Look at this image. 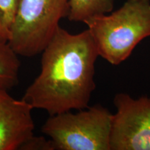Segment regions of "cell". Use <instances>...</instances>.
<instances>
[{
	"label": "cell",
	"mask_w": 150,
	"mask_h": 150,
	"mask_svg": "<svg viewBox=\"0 0 150 150\" xmlns=\"http://www.w3.org/2000/svg\"><path fill=\"white\" fill-rule=\"evenodd\" d=\"M20 69L18 55L8 43L0 42V88L8 91L18 85Z\"/></svg>",
	"instance_id": "8"
},
{
	"label": "cell",
	"mask_w": 150,
	"mask_h": 150,
	"mask_svg": "<svg viewBox=\"0 0 150 150\" xmlns=\"http://www.w3.org/2000/svg\"><path fill=\"white\" fill-rule=\"evenodd\" d=\"M33 107L0 88V150H18L33 135Z\"/></svg>",
	"instance_id": "6"
},
{
	"label": "cell",
	"mask_w": 150,
	"mask_h": 150,
	"mask_svg": "<svg viewBox=\"0 0 150 150\" xmlns=\"http://www.w3.org/2000/svg\"><path fill=\"white\" fill-rule=\"evenodd\" d=\"M112 113L101 104L50 116L41 128L58 150H110Z\"/></svg>",
	"instance_id": "3"
},
{
	"label": "cell",
	"mask_w": 150,
	"mask_h": 150,
	"mask_svg": "<svg viewBox=\"0 0 150 150\" xmlns=\"http://www.w3.org/2000/svg\"><path fill=\"white\" fill-rule=\"evenodd\" d=\"M115 0H70L67 18L72 22H85L113 10Z\"/></svg>",
	"instance_id": "7"
},
{
	"label": "cell",
	"mask_w": 150,
	"mask_h": 150,
	"mask_svg": "<svg viewBox=\"0 0 150 150\" xmlns=\"http://www.w3.org/2000/svg\"><path fill=\"white\" fill-rule=\"evenodd\" d=\"M84 23L99 56L111 65H120L142 40L150 36V1L127 0L117 11Z\"/></svg>",
	"instance_id": "2"
},
{
	"label": "cell",
	"mask_w": 150,
	"mask_h": 150,
	"mask_svg": "<svg viewBox=\"0 0 150 150\" xmlns=\"http://www.w3.org/2000/svg\"><path fill=\"white\" fill-rule=\"evenodd\" d=\"M113 104L110 150H150V97L119 93Z\"/></svg>",
	"instance_id": "5"
},
{
	"label": "cell",
	"mask_w": 150,
	"mask_h": 150,
	"mask_svg": "<svg viewBox=\"0 0 150 150\" xmlns=\"http://www.w3.org/2000/svg\"><path fill=\"white\" fill-rule=\"evenodd\" d=\"M41 54L40 72L22 99L50 116L88 107L99 56L89 30L72 34L59 26Z\"/></svg>",
	"instance_id": "1"
},
{
	"label": "cell",
	"mask_w": 150,
	"mask_h": 150,
	"mask_svg": "<svg viewBox=\"0 0 150 150\" xmlns=\"http://www.w3.org/2000/svg\"><path fill=\"white\" fill-rule=\"evenodd\" d=\"M21 150H55L53 142L46 139L44 136H35L32 135L20 146Z\"/></svg>",
	"instance_id": "10"
},
{
	"label": "cell",
	"mask_w": 150,
	"mask_h": 150,
	"mask_svg": "<svg viewBox=\"0 0 150 150\" xmlns=\"http://www.w3.org/2000/svg\"><path fill=\"white\" fill-rule=\"evenodd\" d=\"M70 0H19L8 45L18 56L41 54L67 16Z\"/></svg>",
	"instance_id": "4"
},
{
	"label": "cell",
	"mask_w": 150,
	"mask_h": 150,
	"mask_svg": "<svg viewBox=\"0 0 150 150\" xmlns=\"http://www.w3.org/2000/svg\"><path fill=\"white\" fill-rule=\"evenodd\" d=\"M19 0H0V42L8 43Z\"/></svg>",
	"instance_id": "9"
},
{
	"label": "cell",
	"mask_w": 150,
	"mask_h": 150,
	"mask_svg": "<svg viewBox=\"0 0 150 150\" xmlns=\"http://www.w3.org/2000/svg\"><path fill=\"white\" fill-rule=\"evenodd\" d=\"M149 1H150V0H149Z\"/></svg>",
	"instance_id": "11"
}]
</instances>
